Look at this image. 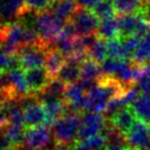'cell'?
Masks as SVG:
<instances>
[{
    "label": "cell",
    "instance_id": "28",
    "mask_svg": "<svg viewBox=\"0 0 150 150\" xmlns=\"http://www.w3.org/2000/svg\"><path fill=\"white\" fill-rule=\"evenodd\" d=\"M51 0H25L27 8L34 12L47 11L51 7Z\"/></svg>",
    "mask_w": 150,
    "mask_h": 150
},
{
    "label": "cell",
    "instance_id": "3",
    "mask_svg": "<svg viewBox=\"0 0 150 150\" xmlns=\"http://www.w3.org/2000/svg\"><path fill=\"white\" fill-rule=\"evenodd\" d=\"M65 23V21H63L56 14L47 10V11L38 12L34 23V30L45 42L50 43L52 45V42L61 33Z\"/></svg>",
    "mask_w": 150,
    "mask_h": 150
},
{
    "label": "cell",
    "instance_id": "34",
    "mask_svg": "<svg viewBox=\"0 0 150 150\" xmlns=\"http://www.w3.org/2000/svg\"><path fill=\"white\" fill-rule=\"evenodd\" d=\"M42 150H70L69 147H65V146H60V145H55L54 147H47Z\"/></svg>",
    "mask_w": 150,
    "mask_h": 150
},
{
    "label": "cell",
    "instance_id": "37",
    "mask_svg": "<svg viewBox=\"0 0 150 150\" xmlns=\"http://www.w3.org/2000/svg\"><path fill=\"white\" fill-rule=\"evenodd\" d=\"M0 27H1V24H0Z\"/></svg>",
    "mask_w": 150,
    "mask_h": 150
},
{
    "label": "cell",
    "instance_id": "2",
    "mask_svg": "<svg viewBox=\"0 0 150 150\" xmlns=\"http://www.w3.org/2000/svg\"><path fill=\"white\" fill-rule=\"evenodd\" d=\"M27 27L21 22H6L0 27V45L5 54H17L19 47L23 45Z\"/></svg>",
    "mask_w": 150,
    "mask_h": 150
},
{
    "label": "cell",
    "instance_id": "36",
    "mask_svg": "<svg viewBox=\"0 0 150 150\" xmlns=\"http://www.w3.org/2000/svg\"><path fill=\"white\" fill-rule=\"evenodd\" d=\"M1 52H2V50H1V45H0V53H1Z\"/></svg>",
    "mask_w": 150,
    "mask_h": 150
},
{
    "label": "cell",
    "instance_id": "29",
    "mask_svg": "<svg viewBox=\"0 0 150 150\" xmlns=\"http://www.w3.org/2000/svg\"><path fill=\"white\" fill-rule=\"evenodd\" d=\"M10 70H11V55L1 52L0 53V73L9 72Z\"/></svg>",
    "mask_w": 150,
    "mask_h": 150
},
{
    "label": "cell",
    "instance_id": "27",
    "mask_svg": "<svg viewBox=\"0 0 150 150\" xmlns=\"http://www.w3.org/2000/svg\"><path fill=\"white\" fill-rule=\"evenodd\" d=\"M138 91L142 94L150 95V64H144L142 72L135 84Z\"/></svg>",
    "mask_w": 150,
    "mask_h": 150
},
{
    "label": "cell",
    "instance_id": "8",
    "mask_svg": "<svg viewBox=\"0 0 150 150\" xmlns=\"http://www.w3.org/2000/svg\"><path fill=\"white\" fill-rule=\"evenodd\" d=\"M24 74H25V79H27L31 93L38 94L42 92L52 80V77L50 76L45 67L27 70L24 71Z\"/></svg>",
    "mask_w": 150,
    "mask_h": 150
},
{
    "label": "cell",
    "instance_id": "35",
    "mask_svg": "<svg viewBox=\"0 0 150 150\" xmlns=\"http://www.w3.org/2000/svg\"><path fill=\"white\" fill-rule=\"evenodd\" d=\"M127 150H136V149H134V148H130V147H128V149Z\"/></svg>",
    "mask_w": 150,
    "mask_h": 150
},
{
    "label": "cell",
    "instance_id": "15",
    "mask_svg": "<svg viewBox=\"0 0 150 150\" xmlns=\"http://www.w3.org/2000/svg\"><path fill=\"white\" fill-rule=\"evenodd\" d=\"M42 104L47 114V126L49 127H51L59 118L64 116L67 110V104L64 98L50 99V100L43 102Z\"/></svg>",
    "mask_w": 150,
    "mask_h": 150
},
{
    "label": "cell",
    "instance_id": "24",
    "mask_svg": "<svg viewBox=\"0 0 150 150\" xmlns=\"http://www.w3.org/2000/svg\"><path fill=\"white\" fill-rule=\"evenodd\" d=\"M88 57L94 60L97 63H103L105 60L108 59V47L107 42L103 39H97L96 42L93 44V47L89 49Z\"/></svg>",
    "mask_w": 150,
    "mask_h": 150
},
{
    "label": "cell",
    "instance_id": "18",
    "mask_svg": "<svg viewBox=\"0 0 150 150\" xmlns=\"http://www.w3.org/2000/svg\"><path fill=\"white\" fill-rule=\"evenodd\" d=\"M65 61V56L63 55L59 50H56L55 47H52L49 50L44 67L47 69V71L49 72V74L52 79H55L56 75L59 74L60 70L62 69V66L64 65Z\"/></svg>",
    "mask_w": 150,
    "mask_h": 150
},
{
    "label": "cell",
    "instance_id": "17",
    "mask_svg": "<svg viewBox=\"0 0 150 150\" xmlns=\"http://www.w3.org/2000/svg\"><path fill=\"white\" fill-rule=\"evenodd\" d=\"M103 76L102 66L99 63L87 57L81 66V80L92 83H97L99 79Z\"/></svg>",
    "mask_w": 150,
    "mask_h": 150
},
{
    "label": "cell",
    "instance_id": "14",
    "mask_svg": "<svg viewBox=\"0 0 150 150\" xmlns=\"http://www.w3.org/2000/svg\"><path fill=\"white\" fill-rule=\"evenodd\" d=\"M142 19L137 14H119L117 18L119 34L122 38L136 35Z\"/></svg>",
    "mask_w": 150,
    "mask_h": 150
},
{
    "label": "cell",
    "instance_id": "13",
    "mask_svg": "<svg viewBox=\"0 0 150 150\" xmlns=\"http://www.w3.org/2000/svg\"><path fill=\"white\" fill-rule=\"evenodd\" d=\"M137 117L132 110V108L125 107L122 108L112 120H107V122H110L112 126L117 131H119L122 135L126 136L128 131L131 129V127L134 126Z\"/></svg>",
    "mask_w": 150,
    "mask_h": 150
},
{
    "label": "cell",
    "instance_id": "12",
    "mask_svg": "<svg viewBox=\"0 0 150 150\" xmlns=\"http://www.w3.org/2000/svg\"><path fill=\"white\" fill-rule=\"evenodd\" d=\"M27 9L25 0H0V19L7 22L19 19Z\"/></svg>",
    "mask_w": 150,
    "mask_h": 150
},
{
    "label": "cell",
    "instance_id": "16",
    "mask_svg": "<svg viewBox=\"0 0 150 150\" xmlns=\"http://www.w3.org/2000/svg\"><path fill=\"white\" fill-rule=\"evenodd\" d=\"M79 8L80 7L76 0H57L50 7L49 11L53 12L63 21L67 22Z\"/></svg>",
    "mask_w": 150,
    "mask_h": 150
},
{
    "label": "cell",
    "instance_id": "4",
    "mask_svg": "<svg viewBox=\"0 0 150 150\" xmlns=\"http://www.w3.org/2000/svg\"><path fill=\"white\" fill-rule=\"evenodd\" d=\"M70 22L74 25L79 35H91L97 33L100 20L92 10L79 8L70 19Z\"/></svg>",
    "mask_w": 150,
    "mask_h": 150
},
{
    "label": "cell",
    "instance_id": "11",
    "mask_svg": "<svg viewBox=\"0 0 150 150\" xmlns=\"http://www.w3.org/2000/svg\"><path fill=\"white\" fill-rule=\"evenodd\" d=\"M23 119L24 127L32 128V127L47 126V114L42 103H38L31 107L23 110Z\"/></svg>",
    "mask_w": 150,
    "mask_h": 150
},
{
    "label": "cell",
    "instance_id": "32",
    "mask_svg": "<svg viewBox=\"0 0 150 150\" xmlns=\"http://www.w3.org/2000/svg\"><path fill=\"white\" fill-rule=\"evenodd\" d=\"M0 150H14V147L8 140V138L0 130Z\"/></svg>",
    "mask_w": 150,
    "mask_h": 150
},
{
    "label": "cell",
    "instance_id": "10",
    "mask_svg": "<svg viewBox=\"0 0 150 150\" xmlns=\"http://www.w3.org/2000/svg\"><path fill=\"white\" fill-rule=\"evenodd\" d=\"M81 66L82 62L77 61L73 57H69L66 59L64 65L62 66L55 79L62 81L66 85L77 83L79 80H81Z\"/></svg>",
    "mask_w": 150,
    "mask_h": 150
},
{
    "label": "cell",
    "instance_id": "5",
    "mask_svg": "<svg viewBox=\"0 0 150 150\" xmlns=\"http://www.w3.org/2000/svg\"><path fill=\"white\" fill-rule=\"evenodd\" d=\"M125 139L130 148L136 150H150V125L137 118L134 126L125 136Z\"/></svg>",
    "mask_w": 150,
    "mask_h": 150
},
{
    "label": "cell",
    "instance_id": "6",
    "mask_svg": "<svg viewBox=\"0 0 150 150\" xmlns=\"http://www.w3.org/2000/svg\"><path fill=\"white\" fill-rule=\"evenodd\" d=\"M106 124L104 115L99 112H85L82 115V124L77 140H87L102 134Z\"/></svg>",
    "mask_w": 150,
    "mask_h": 150
},
{
    "label": "cell",
    "instance_id": "22",
    "mask_svg": "<svg viewBox=\"0 0 150 150\" xmlns=\"http://www.w3.org/2000/svg\"><path fill=\"white\" fill-rule=\"evenodd\" d=\"M132 61L141 65L150 64V31L140 39V42L135 52Z\"/></svg>",
    "mask_w": 150,
    "mask_h": 150
},
{
    "label": "cell",
    "instance_id": "19",
    "mask_svg": "<svg viewBox=\"0 0 150 150\" xmlns=\"http://www.w3.org/2000/svg\"><path fill=\"white\" fill-rule=\"evenodd\" d=\"M136 117L150 125V95L140 94L135 103L131 105Z\"/></svg>",
    "mask_w": 150,
    "mask_h": 150
},
{
    "label": "cell",
    "instance_id": "7",
    "mask_svg": "<svg viewBox=\"0 0 150 150\" xmlns=\"http://www.w3.org/2000/svg\"><path fill=\"white\" fill-rule=\"evenodd\" d=\"M51 139L50 127L47 125L27 128L24 145L31 150H42L47 148Z\"/></svg>",
    "mask_w": 150,
    "mask_h": 150
},
{
    "label": "cell",
    "instance_id": "23",
    "mask_svg": "<svg viewBox=\"0 0 150 150\" xmlns=\"http://www.w3.org/2000/svg\"><path fill=\"white\" fill-rule=\"evenodd\" d=\"M144 0H112L118 14H136L142 6Z\"/></svg>",
    "mask_w": 150,
    "mask_h": 150
},
{
    "label": "cell",
    "instance_id": "9",
    "mask_svg": "<svg viewBox=\"0 0 150 150\" xmlns=\"http://www.w3.org/2000/svg\"><path fill=\"white\" fill-rule=\"evenodd\" d=\"M10 92L13 99H19L31 93L23 69H16L9 72Z\"/></svg>",
    "mask_w": 150,
    "mask_h": 150
},
{
    "label": "cell",
    "instance_id": "30",
    "mask_svg": "<svg viewBox=\"0 0 150 150\" xmlns=\"http://www.w3.org/2000/svg\"><path fill=\"white\" fill-rule=\"evenodd\" d=\"M129 146L127 145L126 140L120 141H110L107 144V147L105 150H127Z\"/></svg>",
    "mask_w": 150,
    "mask_h": 150
},
{
    "label": "cell",
    "instance_id": "20",
    "mask_svg": "<svg viewBox=\"0 0 150 150\" xmlns=\"http://www.w3.org/2000/svg\"><path fill=\"white\" fill-rule=\"evenodd\" d=\"M97 37L99 39H103L105 41H109L112 39L120 37L119 34V29H118L117 19H106L100 21V24L97 30Z\"/></svg>",
    "mask_w": 150,
    "mask_h": 150
},
{
    "label": "cell",
    "instance_id": "26",
    "mask_svg": "<svg viewBox=\"0 0 150 150\" xmlns=\"http://www.w3.org/2000/svg\"><path fill=\"white\" fill-rule=\"evenodd\" d=\"M108 47V57L110 59H117V60H126L125 59V53H124V47L120 37L115 38L107 41Z\"/></svg>",
    "mask_w": 150,
    "mask_h": 150
},
{
    "label": "cell",
    "instance_id": "1",
    "mask_svg": "<svg viewBox=\"0 0 150 150\" xmlns=\"http://www.w3.org/2000/svg\"><path fill=\"white\" fill-rule=\"evenodd\" d=\"M82 124V116L80 114H65L59 118L51 126L52 136L55 145L69 146L77 140L79 131Z\"/></svg>",
    "mask_w": 150,
    "mask_h": 150
},
{
    "label": "cell",
    "instance_id": "21",
    "mask_svg": "<svg viewBox=\"0 0 150 150\" xmlns=\"http://www.w3.org/2000/svg\"><path fill=\"white\" fill-rule=\"evenodd\" d=\"M24 126H17V125H11L8 124L5 128L0 129L4 132L8 140L11 142V145L16 147L23 145L24 144V138H25V130H24Z\"/></svg>",
    "mask_w": 150,
    "mask_h": 150
},
{
    "label": "cell",
    "instance_id": "33",
    "mask_svg": "<svg viewBox=\"0 0 150 150\" xmlns=\"http://www.w3.org/2000/svg\"><path fill=\"white\" fill-rule=\"evenodd\" d=\"M8 124H9V119H8L7 110H6V108L4 107V105L0 104V129L5 128Z\"/></svg>",
    "mask_w": 150,
    "mask_h": 150
},
{
    "label": "cell",
    "instance_id": "25",
    "mask_svg": "<svg viewBox=\"0 0 150 150\" xmlns=\"http://www.w3.org/2000/svg\"><path fill=\"white\" fill-rule=\"evenodd\" d=\"M93 11L95 16L100 20H106V19H112L115 17L116 10L112 4V0H103L102 2H99L94 7L93 9H91Z\"/></svg>",
    "mask_w": 150,
    "mask_h": 150
},
{
    "label": "cell",
    "instance_id": "31",
    "mask_svg": "<svg viewBox=\"0 0 150 150\" xmlns=\"http://www.w3.org/2000/svg\"><path fill=\"white\" fill-rule=\"evenodd\" d=\"M77 5L80 8H84V9H93L95 6L102 2L103 0H76Z\"/></svg>",
    "mask_w": 150,
    "mask_h": 150
}]
</instances>
